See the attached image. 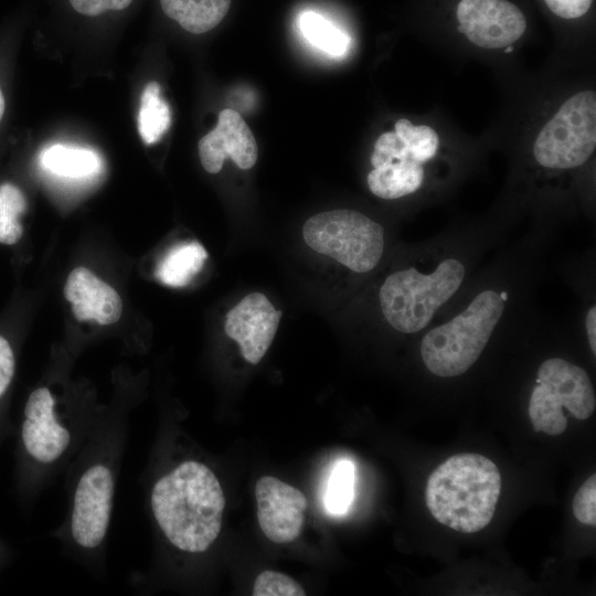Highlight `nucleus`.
Instances as JSON below:
<instances>
[{
    "label": "nucleus",
    "instance_id": "2",
    "mask_svg": "<svg viewBox=\"0 0 596 596\" xmlns=\"http://www.w3.org/2000/svg\"><path fill=\"white\" fill-rule=\"evenodd\" d=\"M124 424L98 419L76 456L71 508L62 531L66 541L86 555L100 549L109 529Z\"/></svg>",
    "mask_w": 596,
    "mask_h": 596
},
{
    "label": "nucleus",
    "instance_id": "8",
    "mask_svg": "<svg viewBox=\"0 0 596 596\" xmlns=\"http://www.w3.org/2000/svg\"><path fill=\"white\" fill-rule=\"evenodd\" d=\"M595 407V392L584 369L560 358L542 362L528 408L536 433L551 436L564 433L567 418L563 408L584 421L592 416Z\"/></svg>",
    "mask_w": 596,
    "mask_h": 596
},
{
    "label": "nucleus",
    "instance_id": "10",
    "mask_svg": "<svg viewBox=\"0 0 596 596\" xmlns=\"http://www.w3.org/2000/svg\"><path fill=\"white\" fill-rule=\"evenodd\" d=\"M423 163L395 131L383 132L376 139L371 156L373 169L366 178L369 189L374 195L386 200L411 194L424 181Z\"/></svg>",
    "mask_w": 596,
    "mask_h": 596
},
{
    "label": "nucleus",
    "instance_id": "12",
    "mask_svg": "<svg viewBox=\"0 0 596 596\" xmlns=\"http://www.w3.org/2000/svg\"><path fill=\"white\" fill-rule=\"evenodd\" d=\"M255 497L258 523L267 539L284 544L300 535L308 503L299 489L264 476L256 482Z\"/></svg>",
    "mask_w": 596,
    "mask_h": 596
},
{
    "label": "nucleus",
    "instance_id": "14",
    "mask_svg": "<svg viewBox=\"0 0 596 596\" xmlns=\"http://www.w3.org/2000/svg\"><path fill=\"white\" fill-rule=\"evenodd\" d=\"M200 160L209 173H217L224 159L231 157L241 169H251L257 161V143L242 116L233 109L220 113L215 128L199 141Z\"/></svg>",
    "mask_w": 596,
    "mask_h": 596
},
{
    "label": "nucleus",
    "instance_id": "29",
    "mask_svg": "<svg viewBox=\"0 0 596 596\" xmlns=\"http://www.w3.org/2000/svg\"><path fill=\"white\" fill-rule=\"evenodd\" d=\"M585 327L587 331L588 342L592 349L593 354H596V308L592 306L585 318Z\"/></svg>",
    "mask_w": 596,
    "mask_h": 596
},
{
    "label": "nucleus",
    "instance_id": "22",
    "mask_svg": "<svg viewBox=\"0 0 596 596\" xmlns=\"http://www.w3.org/2000/svg\"><path fill=\"white\" fill-rule=\"evenodd\" d=\"M299 26L311 44L328 54L342 55L348 47V36L318 13L304 12L299 18Z\"/></svg>",
    "mask_w": 596,
    "mask_h": 596
},
{
    "label": "nucleus",
    "instance_id": "26",
    "mask_svg": "<svg viewBox=\"0 0 596 596\" xmlns=\"http://www.w3.org/2000/svg\"><path fill=\"white\" fill-rule=\"evenodd\" d=\"M134 0H68L72 8L84 15L95 17L106 11L126 9Z\"/></svg>",
    "mask_w": 596,
    "mask_h": 596
},
{
    "label": "nucleus",
    "instance_id": "5",
    "mask_svg": "<svg viewBox=\"0 0 596 596\" xmlns=\"http://www.w3.org/2000/svg\"><path fill=\"white\" fill-rule=\"evenodd\" d=\"M504 301V294L483 290L450 321L428 331L421 344L425 366L440 377L468 371L486 348L503 313Z\"/></svg>",
    "mask_w": 596,
    "mask_h": 596
},
{
    "label": "nucleus",
    "instance_id": "28",
    "mask_svg": "<svg viewBox=\"0 0 596 596\" xmlns=\"http://www.w3.org/2000/svg\"><path fill=\"white\" fill-rule=\"evenodd\" d=\"M549 9L563 19H576L584 15L593 0H544Z\"/></svg>",
    "mask_w": 596,
    "mask_h": 596
},
{
    "label": "nucleus",
    "instance_id": "13",
    "mask_svg": "<svg viewBox=\"0 0 596 596\" xmlns=\"http://www.w3.org/2000/svg\"><path fill=\"white\" fill-rule=\"evenodd\" d=\"M280 318L281 311L265 295L252 292L227 312L224 329L238 343L243 358L257 364L269 349Z\"/></svg>",
    "mask_w": 596,
    "mask_h": 596
},
{
    "label": "nucleus",
    "instance_id": "23",
    "mask_svg": "<svg viewBox=\"0 0 596 596\" xmlns=\"http://www.w3.org/2000/svg\"><path fill=\"white\" fill-rule=\"evenodd\" d=\"M396 135L401 137L425 163L435 157L439 138L437 132L426 125H413L408 119L401 118L395 123Z\"/></svg>",
    "mask_w": 596,
    "mask_h": 596
},
{
    "label": "nucleus",
    "instance_id": "1",
    "mask_svg": "<svg viewBox=\"0 0 596 596\" xmlns=\"http://www.w3.org/2000/svg\"><path fill=\"white\" fill-rule=\"evenodd\" d=\"M149 504L159 530L180 551L203 553L220 534L224 492L215 473L201 461L183 460L158 477Z\"/></svg>",
    "mask_w": 596,
    "mask_h": 596
},
{
    "label": "nucleus",
    "instance_id": "30",
    "mask_svg": "<svg viewBox=\"0 0 596 596\" xmlns=\"http://www.w3.org/2000/svg\"><path fill=\"white\" fill-rule=\"evenodd\" d=\"M4 111H6V98H4L2 88L0 86V123L4 116Z\"/></svg>",
    "mask_w": 596,
    "mask_h": 596
},
{
    "label": "nucleus",
    "instance_id": "11",
    "mask_svg": "<svg viewBox=\"0 0 596 596\" xmlns=\"http://www.w3.org/2000/svg\"><path fill=\"white\" fill-rule=\"evenodd\" d=\"M457 18L459 32L483 49L507 47L526 29L522 11L507 0H461Z\"/></svg>",
    "mask_w": 596,
    "mask_h": 596
},
{
    "label": "nucleus",
    "instance_id": "25",
    "mask_svg": "<svg viewBox=\"0 0 596 596\" xmlns=\"http://www.w3.org/2000/svg\"><path fill=\"white\" fill-rule=\"evenodd\" d=\"M573 513L583 524L596 525V476L592 475L573 499Z\"/></svg>",
    "mask_w": 596,
    "mask_h": 596
},
{
    "label": "nucleus",
    "instance_id": "7",
    "mask_svg": "<svg viewBox=\"0 0 596 596\" xmlns=\"http://www.w3.org/2000/svg\"><path fill=\"white\" fill-rule=\"evenodd\" d=\"M306 244L356 273L372 270L384 249V230L366 215L349 209L318 213L302 227Z\"/></svg>",
    "mask_w": 596,
    "mask_h": 596
},
{
    "label": "nucleus",
    "instance_id": "15",
    "mask_svg": "<svg viewBox=\"0 0 596 596\" xmlns=\"http://www.w3.org/2000/svg\"><path fill=\"white\" fill-rule=\"evenodd\" d=\"M64 296L78 321L94 320L99 324L116 323L123 313L119 294L86 267L73 269L64 286Z\"/></svg>",
    "mask_w": 596,
    "mask_h": 596
},
{
    "label": "nucleus",
    "instance_id": "17",
    "mask_svg": "<svg viewBox=\"0 0 596 596\" xmlns=\"http://www.w3.org/2000/svg\"><path fill=\"white\" fill-rule=\"evenodd\" d=\"M206 258L207 253L199 242L175 244L158 263L156 277L167 286L184 287L202 269Z\"/></svg>",
    "mask_w": 596,
    "mask_h": 596
},
{
    "label": "nucleus",
    "instance_id": "27",
    "mask_svg": "<svg viewBox=\"0 0 596 596\" xmlns=\"http://www.w3.org/2000/svg\"><path fill=\"white\" fill-rule=\"evenodd\" d=\"M15 356L10 342L0 334V400L4 396L14 376Z\"/></svg>",
    "mask_w": 596,
    "mask_h": 596
},
{
    "label": "nucleus",
    "instance_id": "19",
    "mask_svg": "<svg viewBox=\"0 0 596 596\" xmlns=\"http://www.w3.org/2000/svg\"><path fill=\"white\" fill-rule=\"evenodd\" d=\"M171 115L168 104L160 96V86L150 82L143 89L138 113V131L148 143L157 142L169 129Z\"/></svg>",
    "mask_w": 596,
    "mask_h": 596
},
{
    "label": "nucleus",
    "instance_id": "6",
    "mask_svg": "<svg viewBox=\"0 0 596 596\" xmlns=\"http://www.w3.org/2000/svg\"><path fill=\"white\" fill-rule=\"evenodd\" d=\"M466 269L456 258L440 262L430 274L407 268L391 274L380 288V307L395 330H423L435 312L459 289Z\"/></svg>",
    "mask_w": 596,
    "mask_h": 596
},
{
    "label": "nucleus",
    "instance_id": "4",
    "mask_svg": "<svg viewBox=\"0 0 596 596\" xmlns=\"http://www.w3.org/2000/svg\"><path fill=\"white\" fill-rule=\"evenodd\" d=\"M98 419L93 414L68 407L50 386H39L30 393L24 405L23 449L49 477L76 458Z\"/></svg>",
    "mask_w": 596,
    "mask_h": 596
},
{
    "label": "nucleus",
    "instance_id": "21",
    "mask_svg": "<svg viewBox=\"0 0 596 596\" xmlns=\"http://www.w3.org/2000/svg\"><path fill=\"white\" fill-rule=\"evenodd\" d=\"M354 496V465L349 459L336 462L327 482L324 508L331 515L340 517L348 512Z\"/></svg>",
    "mask_w": 596,
    "mask_h": 596
},
{
    "label": "nucleus",
    "instance_id": "16",
    "mask_svg": "<svg viewBox=\"0 0 596 596\" xmlns=\"http://www.w3.org/2000/svg\"><path fill=\"white\" fill-rule=\"evenodd\" d=\"M162 11L185 31L205 33L226 15L231 0H160Z\"/></svg>",
    "mask_w": 596,
    "mask_h": 596
},
{
    "label": "nucleus",
    "instance_id": "24",
    "mask_svg": "<svg viewBox=\"0 0 596 596\" xmlns=\"http://www.w3.org/2000/svg\"><path fill=\"white\" fill-rule=\"evenodd\" d=\"M255 596H304V587L290 576L276 572L264 571L254 582Z\"/></svg>",
    "mask_w": 596,
    "mask_h": 596
},
{
    "label": "nucleus",
    "instance_id": "31",
    "mask_svg": "<svg viewBox=\"0 0 596 596\" xmlns=\"http://www.w3.org/2000/svg\"><path fill=\"white\" fill-rule=\"evenodd\" d=\"M511 50H512L511 47H508V49H505L504 51H505V52H510Z\"/></svg>",
    "mask_w": 596,
    "mask_h": 596
},
{
    "label": "nucleus",
    "instance_id": "18",
    "mask_svg": "<svg viewBox=\"0 0 596 596\" xmlns=\"http://www.w3.org/2000/svg\"><path fill=\"white\" fill-rule=\"evenodd\" d=\"M41 167L55 175L83 179L100 170V158L89 149L53 145L42 150Z\"/></svg>",
    "mask_w": 596,
    "mask_h": 596
},
{
    "label": "nucleus",
    "instance_id": "20",
    "mask_svg": "<svg viewBox=\"0 0 596 596\" xmlns=\"http://www.w3.org/2000/svg\"><path fill=\"white\" fill-rule=\"evenodd\" d=\"M26 211L22 190L11 183H0V244L13 245L23 234L21 219Z\"/></svg>",
    "mask_w": 596,
    "mask_h": 596
},
{
    "label": "nucleus",
    "instance_id": "3",
    "mask_svg": "<svg viewBox=\"0 0 596 596\" xmlns=\"http://www.w3.org/2000/svg\"><path fill=\"white\" fill-rule=\"evenodd\" d=\"M501 475L493 461L473 453L446 459L429 476L426 505L441 524L462 532L485 529L493 518Z\"/></svg>",
    "mask_w": 596,
    "mask_h": 596
},
{
    "label": "nucleus",
    "instance_id": "9",
    "mask_svg": "<svg viewBox=\"0 0 596 596\" xmlns=\"http://www.w3.org/2000/svg\"><path fill=\"white\" fill-rule=\"evenodd\" d=\"M596 147V94L579 92L558 108L539 132L533 155L549 169H573L585 163Z\"/></svg>",
    "mask_w": 596,
    "mask_h": 596
}]
</instances>
